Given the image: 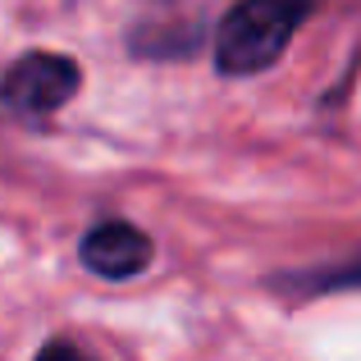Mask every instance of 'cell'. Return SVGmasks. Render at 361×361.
<instances>
[{"instance_id": "1", "label": "cell", "mask_w": 361, "mask_h": 361, "mask_svg": "<svg viewBox=\"0 0 361 361\" xmlns=\"http://www.w3.org/2000/svg\"><path fill=\"white\" fill-rule=\"evenodd\" d=\"M311 9L316 0H238L215 32V69L229 78L270 69L311 18Z\"/></svg>"}, {"instance_id": "4", "label": "cell", "mask_w": 361, "mask_h": 361, "mask_svg": "<svg viewBox=\"0 0 361 361\" xmlns=\"http://www.w3.org/2000/svg\"><path fill=\"white\" fill-rule=\"evenodd\" d=\"M302 288H325V293H334V288H361V256L357 261H348V265H329V270H320V274H302Z\"/></svg>"}, {"instance_id": "5", "label": "cell", "mask_w": 361, "mask_h": 361, "mask_svg": "<svg viewBox=\"0 0 361 361\" xmlns=\"http://www.w3.org/2000/svg\"><path fill=\"white\" fill-rule=\"evenodd\" d=\"M37 361H92L82 348H73V343H51V348H42L37 353Z\"/></svg>"}, {"instance_id": "3", "label": "cell", "mask_w": 361, "mask_h": 361, "mask_svg": "<svg viewBox=\"0 0 361 361\" xmlns=\"http://www.w3.org/2000/svg\"><path fill=\"white\" fill-rule=\"evenodd\" d=\"M78 256L92 274L119 283V279H133V274H142L151 265V238L128 220H101L78 243Z\"/></svg>"}, {"instance_id": "2", "label": "cell", "mask_w": 361, "mask_h": 361, "mask_svg": "<svg viewBox=\"0 0 361 361\" xmlns=\"http://www.w3.org/2000/svg\"><path fill=\"white\" fill-rule=\"evenodd\" d=\"M78 87H82L78 60L55 51H27L0 73V106L14 110V115L42 119V115H55Z\"/></svg>"}]
</instances>
